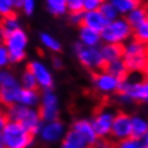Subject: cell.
<instances>
[{
  "instance_id": "1",
  "label": "cell",
  "mask_w": 148,
  "mask_h": 148,
  "mask_svg": "<svg viewBox=\"0 0 148 148\" xmlns=\"http://www.w3.org/2000/svg\"><path fill=\"white\" fill-rule=\"evenodd\" d=\"M4 148H29L34 135L16 121H9L1 131Z\"/></svg>"
},
{
  "instance_id": "2",
  "label": "cell",
  "mask_w": 148,
  "mask_h": 148,
  "mask_svg": "<svg viewBox=\"0 0 148 148\" xmlns=\"http://www.w3.org/2000/svg\"><path fill=\"white\" fill-rule=\"evenodd\" d=\"M122 60L129 72H143L148 62L146 44L137 40H130L123 46Z\"/></svg>"
},
{
  "instance_id": "3",
  "label": "cell",
  "mask_w": 148,
  "mask_h": 148,
  "mask_svg": "<svg viewBox=\"0 0 148 148\" xmlns=\"http://www.w3.org/2000/svg\"><path fill=\"white\" fill-rule=\"evenodd\" d=\"M7 116L10 121H16L21 123L25 129L28 130L34 135L40 132L42 120L39 116V113L34 110H31L24 105L13 104L8 108Z\"/></svg>"
},
{
  "instance_id": "4",
  "label": "cell",
  "mask_w": 148,
  "mask_h": 148,
  "mask_svg": "<svg viewBox=\"0 0 148 148\" xmlns=\"http://www.w3.org/2000/svg\"><path fill=\"white\" fill-rule=\"evenodd\" d=\"M118 101L122 104L133 101L148 103V81L133 82L127 77L121 79L118 88Z\"/></svg>"
},
{
  "instance_id": "5",
  "label": "cell",
  "mask_w": 148,
  "mask_h": 148,
  "mask_svg": "<svg viewBox=\"0 0 148 148\" xmlns=\"http://www.w3.org/2000/svg\"><path fill=\"white\" fill-rule=\"evenodd\" d=\"M132 34L133 29L127 22V19L118 17L108 23L105 28L101 31V39L104 43L122 45L123 42L129 40Z\"/></svg>"
},
{
  "instance_id": "6",
  "label": "cell",
  "mask_w": 148,
  "mask_h": 148,
  "mask_svg": "<svg viewBox=\"0 0 148 148\" xmlns=\"http://www.w3.org/2000/svg\"><path fill=\"white\" fill-rule=\"evenodd\" d=\"M74 51L78 61L89 70L97 71L105 67L100 47H89L81 43H76L74 45Z\"/></svg>"
},
{
  "instance_id": "7",
  "label": "cell",
  "mask_w": 148,
  "mask_h": 148,
  "mask_svg": "<svg viewBox=\"0 0 148 148\" xmlns=\"http://www.w3.org/2000/svg\"><path fill=\"white\" fill-rule=\"evenodd\" d=\"M39 116L42 121L49 122L58 120L59 117V106L58 99L52 90H45L42 98V103L39 108Z\"/></svg>"
},
{
  "instance_id": "8",
  "label": "cell",
  "mask_w": 148,
  "mask_h": 148,
  "mask_svg": "<svg viewBox=\"0 0 148 148\" xmlns=\"http://www.w3.org/2000/svg\"><path fill=\"white\" fill-rule=\"evenodd\" d=\"M21 89L22 88L19 87L18 83L13 77V75L7 72L0 85V102L4 104L7 108L15 104L18 101Z\"/></svg>"
},
{
  "instance_id": "9",
  "label": "cell",
  "mask_w": 148,
  "mask_h": 148,
  "mask_svg": "<svg viewBox=\"0 0 148 148\" xmlns=\"http://www.w3.org/2000/svg\"><path fill=\"white\" fill-rule=\"evenodd\" d=\"M115 114L111 110H101L95 115L91 125L96 131L98 137H105L111 134L112 125L114 121Z\"/></svg>"
},
{
  "instance_id": "10",
  "label": "cell",
  "mask_w": 148,
  "mask_h": 148,
  "mask_svg": "<svg viewBox=\"0 0 148 148\" xmlns=\"http://www.w3.org/2000/svg\"><path fill=\"white\" fill-rule=\"evenodd\" d=\"M120 79L113 76L106 71H101L97 73L93 77V86L99 92L103 95H110V93L118 91Z\"/></svg>"
},
{
  "instance_id": "11",
  "label": "cell",
  "mask_w": 148,
  "mask_h": 148,
  "mask_svg": "<svg viewBox=\"0 0 148 148\" xmlns=\"http://www.w3.org/2000/svg\"><path fill=\"white\" fill-rule=\"evenodd\" d=\"M111 134L114 138L122 141L132 136L131 130V117L127 114L115 115L114 121L112 125Z\"/></svg>"
},
{
  "instance_id": "12",
  "label": "cell",
  "mask_w": 148,
  "mask_h": 148,
  "mask_svg": "<svg viewBox=\"0 0 148 148\" xmlns=\"http://www.w3.org/2000/svg\"><path fill=\"white\" fill-rule=\"evenodd\" d=\"M41 138L46 143H56V142L62 140L66 134L64 126L59 120L46 122L44 126L41 127L40 130Z\"/></svg>"
},
{
  "instance_id": "13",
  "label": "cell",
  "mask_w": 148,
  "mask_h": 148,
  "mask_svg": "<svg viewBox=\"0 0 148 148\" xmlns=\"http://www.w3.org/2000/svg\"><path fill=\"white\" fill-rule=\"evenodd\" d=\"M27 70H29L31 73L34 74L38 85L41 86L44 90H51L52 89L53 84H54L53 76L45 66H43L40 62L34 61V62H30L27 66Z\"/></svg>"
},
{
  "instance_id": "14",
  "label": "cell",
  "mask_w": 148,
  "mask_h": 148,
  "mask_svg": "<svg viewBox=\"0 0 148 148\" xmlns=\"http://www.w3.org/2000/svg\"><path fill=\"white\" fill-rule=\"evenodd\" d=\"M3 43L8 48V53H21L24 52L27 44V37L25 32L18 28L3 39Z\"/></svg>"
},
{
  "instance_id": "15",
  "label": "cell",
  "mask_w": 148,
  "mask_h": 148,
  "mask_svg": "<svg viewBox=\"0 0 148 148\" xmlns=\"http://www.w3.org/2000/svg\"><path fill=\"white\" fill-rule=\"evenodd\" d=\"M108 21L104 18V16L101 14L99 10L97 11H88L83 12V21H82V26L88 27L90 29H93L100 32L105 28L108 25Z\"/></svg>"
},
{
  "instance_id": "16",
  "label": "cell",
  "mask_w": 148,
  "mask_h": 148,
  "mask_svg": "<svg viewBox=\"0 0 148 148\" xmlns=\"http://www.w3.org/2000/svg\"><path fill=\"white\" fill-rule=\"evenodd\" d=\"M72 130L76 131L77 133H79L82 136L85 138L89 146H95L96 143L98 142V135H97L96 131L93 129L91 121H89L87 119H79L73 123L72 126Z\"/></svg>"
},
{
  "instance_id": "17",
  "label": "cell",
  "mask_w": 148,
  "mask_h": 148,
  "mask_svg": "<svg viewBox=\"0 0 148 148\" xmlns=\"http://www.w3.org/2000/svg\"><path fill=\"white\" fill-rule=\"evenodd\" d=\"M79 43L89 47H99L101 43V34L88 27L82 26L79 29Z\"/></svg>"
},
{
  "instance_id": "18",
  "label": "cell",
  "mask_w": 148,
  "mask_h": 148,
  "mask_svg": "<svg viewBox=\"0 0 148 148\" xmlns=\"http://www.w3.org/2000/svg\"><path fill=\"white\" fill-rule=\"evenodd\" d=\"M89 144L87 143L81 134L74 130H70L64 134L61 142V148H89Z\"/></svg>"
},
{
  "instance_id": "19",
  "label": "cell",
  "mask_w": 148,
  "mask_h": 148,
  "mask_svg": "<svg viewBox=\"0 0 148 148\" xmlns=\"http://www.w3.org/2000/svg\"><path fill=\"white\" fill-rule=\"evenodd\" d=\"M100 51L105 63L112 62L117 59H121L123 56V46L120 44L104 43L103 46L100 47Z\"/></svg>"
},
{
  "instance_id": "20",
  "label": "cell",
  "mask_w": 148,
  "mask_h": 148,
  "mask_svg": "<svg viewBox=\"0 0 148 148\" xmlns=\"http://www.w3.org/2000/svg\"><path fill=\"white\" fill-rule=\"evenodd\" d=\"M105 71L108 72L110 74H112L113 76L117 77L118 79H125L127 77V75L129 73V71L127 69L126 64L123 62V60L121 59H117L114 60L112 62L105 63V67H104Z\"/></svg>"
},
{
  "instance_id": "21",
  "label": "cell",
  "mask_w": 148,
  "mask_h": 148,
  "mask_svg": "<svg viewBox=\"0 0 148 148\" xmlns=\"http://www.w3.org/2000/svg\"><path fill=\"white\" fill-rule=\"evenodd\" d=\"M18 29V24L16 21V13L7 15V16H2L0 19V34L2 39L12 34L14 30Z\"/></svg>"
},
{
  "instance_id": "22",
  "label": "cell",
  "mask_w": 148,
  "mask_h": 148,
  "mask_svg": "<svg viewBox=\"0 0 148 148\" xmlns=\"http://www.w3.org/2000/svg\"><path fill=\"white\" fill-rule=\"evenodd\" d=\"M127 22L129 23V25L132 27V29L136 28L142 24L146 23V17H147V9L142 7H137L133 9L131 12H129L126 15Z\"/></svg>"
},
{
  "instance_id": "23",
  "label": "cell",
  "mask_w": 148,
  "mask_h": 148,
  "mask_svg": "<svg viewBox=\"0 0 148 148\" xmlns=\"http://www.w3.org/2000/svg\"><path fill=\"white\" fill-rule=\"evenodd\" d=\"M131 130H132V137L141 138L148 131V121L140 116L131 117Z\"/></svg>"
},
{
  "instance_id": "24",
  "label": "cell",
  "mask_w": 148,
  "mask_h": 148,
  "mask_svg": "<svg viewBox=\"0 0 148 148\" xmlns=\"http://www.w3.org/2000/svg\"><path fill=\"white\" fill-rule=\"evenodd\" d=\"M108 1L116 8L119 14L123 15H127L133 9L140 7L141 3V0H108Z\"/></svg>"
},
{
  "instance_id": "25",
  "label": "cell",
  "mask_w": 148,
  "mask_h": 148,
  "mask_svg": "<svg viewBox=\"0 0 148 148\" xmlns=\"http://www.w3.org/2000/svg\"><path fill=\"white\" fill-rule=\"evenodd\" d=\"M38 101H39V93L37 90L21 89L17 103H22L24 105H36Z\"/></svg>"
},
{
  "instance_id": "26",
  "label": "cell",
  "mask_w": 148,
  "mask_h": 148,
  "mask_svg": "<svg viewBox=\"0 0 148 148\" xmlns=\"http://www.w3.org/2000/svg\"><path fill=\"white\" fill-rule=\"evenodd\" d=\"M48 11L52 14L59 16L67 12V0H46Z\"/></svg>"
},
{
  "instance_id": "27",
  "label": "cell",
  "mask_w": 148,
  "mask_h": 148,
  "mask_svg": "<svg viewBox=\"0 0 148 148\" xmlns=\"http://www.w3.org/2000/svg\"><path fill=\"white\" fill-rule=\"evenodd\" d=\"M99 11L101 12V14L103 15L104 18L106 19L108 22H112V21H114V19L119 17L118 11L116 10V8H115L111 2H108V0H106V1L104 0V2L100 7Z\"/></svg>"
},
{
  "instance_id": "28",
  "label": "cell",
  "mask_w": 148,
  "mask_h": 148,
  "mask_svg": "<svg viewBox=\"0 0 148 148\" xmlns=\"http://www.w3.org/2000/svg\"><path fill=\"white\" fill-rule=\"evenodd\" d=\"M22 84L24 89H28V90H37L38 89V83L34 78V74L27 69L22 76Z\"/></svg>"
},
{
  "instance_id": "29",
  "label": "cell",
  "mask_w": 148,
  "mask_h": 148,
  "mask_svg": "<svg viewBox=\"0 0 148 148\" xmlns=\"http://www.w3.org/2000/svg\"><path fill=\"white\" fill-rule=\"evenodd\" d=\"M41 41L43 42V44L46 47L49 48L53 52H59L61 49V45H60L59 41L56 40L55 38L47 34H41Z\"/></svg>"
},
{
  "instance_id": "30",
  "label": "cell",
  "mask_w": 148,
  "mask_h": 148,
  "mask_svg": "<svg viewBox=\"0 0 148 148\" xmlns=\"http://www.w3.org/2000/svg\"><path fill=\"white\" fill-rule=\"evenodd\" d=\"M133 34L135 40L140 41L144 44L148 43V24L144 23L140 26H137L136 28L133 29Z\"/></svg>"
},
{
  "instance_id": "31",
  "label": "cell",
  "mask_w": 148,
  "mask_h": 148,
  "mask_svg": "<svg viewBox=\"0 0 148 148\" xmlns=\"http://www.w3.org/2000/svg\"><path fill=\"white\" fill-rule=\"evenodd\" d=\"M117 148H144V146H143L140 138H135V137L131 136L129 138L119 141Z\"/></svg>"
},
{
  "instance_id": "32",
  "label": "cell",
  "mask_w": 148,
  "mask_h": 148,
  "mask_svg": "<svg viewBox=\"0 0 148 148\" xmlns=\"http://www.w3.org/2000/svg\"><path fill=\"white\" fill-rule=\"evenodd\" d=\"M13 8H14L13 0H0V14L2 16L15 13L13 11Z\"/></svg>"
},
{
  "instance_id": "33",
  "label": "cell",
  "mask_w": 148,
  "mask_h": 148,
  "mask_svg": "<svg viewBox=\"0 0 148 148\" xmlns=\"http://www.w3.org/2000/svg\"><path fill=\"white\" fill-rule=\"evenodd\" d=\"M67 8L71 13L84 12V0H67Z\"/></svg>"
},
{
  "instance_id": "34",
  "label": "cell",
  "mask_w": 148,
  "mask_h": 148,
  "mask_svg": "<svg viewBox=\"0 0 148 148\" xmlns=\"http://www.w3.org/2000/svg\"><path fill=\"white\" fill-rule=\"evenodd\" d=\"M104 0H84V12L99 10Z\"/></svg>"
},
{
  "instance_id": "35",
  "label": "cell",
  "mask_w": 148,
  "mask_h": 148,
  "mask_svg": "<svg viewBox=\"0 0 148 148\" xmlns=\"http://www.w3.org/2000/svg\"><path fill=\"white\" fill-rule=\"evenodd\" d=\"M23 8H24V11L27 15H31L34 12V0H24L23 2Z\"/></svg>"
},
{
  "instance_id": "36",
  "label": "cell",
  "mask_w": 148,
  "mask_h": 148,
  "mask_svg": "<svg viewBox=\"0 0 148 148\" xmlns=\"http://www.w3.org/2000/svg\"><path fill=\"white\" fill-rule=\"evenodd\" d=\"M9 55V60L12 62H17V61H22L25 58V53H8Z\"/></svg>"
},
{
  "instance_id": "37",
  "label": "cell",
  "mask_w": 148,
  "mask_h": 148,
  "mask_svg": "<svg viewBox=\"0 0 148 148\" xmlns=\"http://www.w3.org/2000/svg\"><path fill=\"white\" fill-rule=\"evenodd\" d=\"M8 61H9L8 51L3 47V46H0V68L5 66Z\"/></svg>"
},
{
  "instance_id": "38",
  "label": "cell",
  "mask_w": 148,
  "mask_h": 148,
  "mask_svg": "<svg viewBox=\"0 0 148 148\" xmlns=\"http://www.w3.org/2000/svg\"><path fill=\"white\" fill-rule=\"evenodd\" d=\"M70 21L74 25H82L83 21V12H77V13H71Z\"/></svg>"
},
{
  "instance_id": "39",
  "label": "cell",
  "mask_w": 148,
  "mask_h": 148,
  "mask_svg": "<svg viewBox=\"0 0 148 148\" xmlns=\"http://www.w3.org/2000/svg\"><path fill=\"white\" fill-rule=\"evenodd\" d=\"M8 121H9V119H8L7 114H4V113H2V112L0 111V131H2V129L7 125Z\"/></svg>"
},
{
  "instance_id": "40",
  "label": "cell",
  "mask_w": 148,
  "mask_h": 148,
  "mask_svg": "<svg viewBox=\"0 0 148 148\" xmlns=\"http://www.w3.org/2000/svg\"><path fill=\"white\" fill-rule=\"evenodd\" d=\"M53 64H54V67H55L56 69H59V68L62 67V61H61L60 58L55 57V58L53 59Z\"/></svg>"
},
{
  "instance_id": "41",
  "label": "cell",
  "mask_w": 148,
  "mask_h": 148,
  "mask_svg": "<svg viewBox=\"0 0 148 148\" xmlns=\"http://www.w3.org/2000/svg\"><path fill=\"white\" fill-rule=\"evenodd\" d=\"M140 140H141L142 144H143L144 148H148V131L141 137V138H140Z\"/></svg>"
},
{
  "instance_id": "42",
  "label": "cell",
  "mask_w": 148,
  "mask_h": 148,
  "mask_svg": "<svg viewBox=\"0 0 148 148\" xmlns=\"http://www.w3.org/2000/svg\"><path fill=\"white\" fill-rule=\"evenodd\" d=\"M95 146H96V148H108L106 143H104V142H99V141L97 142Z\"/></svg>"
},
{
  "instance_id": "43",
  "label": "cell",
  "mask_w": 148,
  "mask_h": 148,
  "mask_svg": "<svg viewBox=\"0 0 148 148\" xmlns=\"http://www.w3.org/2000/svg\"><path fill=\"white\" fill-rule=\"evenodd\" d=\"M23 2H24V0H13V3H14L15 8L23 7Z\"/></svg>"
},
{
  "instance_id": "44",
  "label": "cell",
  "mask_w": 148,
  "mask_h": 148,
  "mask_svg": "<svg viewBox=\"0 0 148 148\" xmlns=\"http://www.w3.org/2000/svg\"><path fill=\"white\" fill-rule=\"evenodd\" d=\"M143 72L145 73V76H146V78H147V81H148V62H147V64H146V67H145Z\"/></svg>"
},
{
  "instance_id": "45",
  "label": "cell",
  "mask_w": 148,
  "mask_h": 148,
  "mask_svg": "<svg viewBox=\"0 0 148 148\" xmlns=\"http://www.w3.org/2000/svg\"><path fill=\"white\" fill-rule=\"evenodd\" d=\"M0 148H4L3 141H2V134H1V131H0Z\"/></svg>"
},
{
  "instance_id": "46",
  "label": "cell",
  "mask_w": 148,
  "mask_h": 148,
  "mask_svg": "<svg viewBox=\"0 0 148 148\" xmlns=\"http://www.w3.org/2000/svg\"><path fill=\"white\" fill-rule=\"evenodd\" d=\"M146 23L148 24V10H147V17H146Z\"/></svg>"
},
{
  "instance_id": "47",
  "label": "cell",
  "mask_w": 148,
  "mask_h": 148,
  "mask_svg": "<svg viewBox=\"0 0 148 148\" xmlns=\"http://www.w3.org/2000/svg\"><path fill=\"white\" fill-rule=\"evenodd\" d=\"M146 48H147V53H148V43L146 44Z\"/></svg>"
}]
</instances>
